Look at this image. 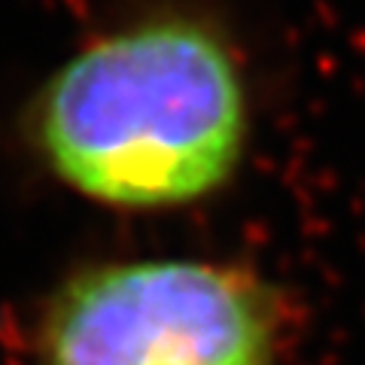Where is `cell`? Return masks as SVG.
Instances as JSON below:
<instances>
[{
	"instance_id": "cell-1",
	"label": "cell",
	"mask_w": 365,
	"mask_h": 365,
	"mask_svg": "<svg viewBox=\"0 0 365 365\" xmlns=\"http://www.w3.org/2000/svg\"><path fill=\"white\" fill-rule=\"evenodd\" d=\"M25 134L55 180L104 207L207 201L253 140L247 46L210 0H140L46 73Z\"/></svg>"
},
{
	"instance_id": "cell-2",
	"label": "cell",
	"mask_w": 365,
	"mask_h": 365,
	"mask_svg": "<svg viewBox=\"0 0 365 365\" xmlns=\"http://www.w3.org/2000/svg\"><path fill=\"white\" fill-rule=\"evenodd\" d=\"M283 314L265 280L201 259L76 274L40 326V365H274Z\"/></svg>"
}]
</instances>
